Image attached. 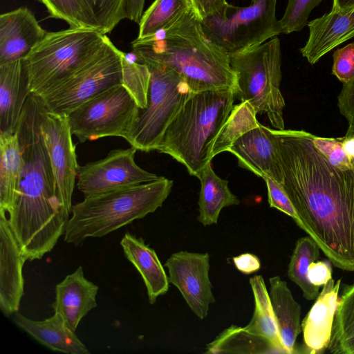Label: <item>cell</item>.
I'll return each mask as SVG.
<instances>
[{"label":"cell","mask_w":354,"mask_h":354,"mask_svg":"<svg viewBox=\"0 0 354 354\" xmlns=\"http://www.w3.org/2000/svg\"><path fill=\"white\" fill-rule=\"evenodd\" d=\"M278 147L281 183L301 229L337 268L354 271V170L333 166L304 130L272 129Z\"/></svg>","instance_id":"1"},{"label":"cell","mask_w":354,"mask_h":354,"mask_svg":"<svg viewBox=\"0 0 354 354\" xmlns=\"http://www.w3.org/2000/svg\"><path fill=\"white\" fill-rule=\"evenodd\" d=\"M45 109L39 95L30 93L17 123L22 156L18 193L8 218L27 260L41 259L64 234L68 220L60 203L41 129Z\"/></svg>","instance_id":"2"},{"label":"cell","mask_w":354,"mask_h":354,"mask_svg":"<svg viewBox=\"0 0 354 354\" xmlns=\"http://www.w3.org/2000/svg\"><path fill=\"white\" fill-rule=\"evenodd\" d=\"M131 46L140 62L172 68L194 92L223 88L236 92L229 53L209 37L193 10L155 35L136 38Z\"/></svg>","instance_id":"3"},{"label":"cell","mask_w":354,"mask_h":354,"mask_svg":"<svg viewBox=\"0 0 354 354\" xmlns=\"http://www.w3.org/2000/svg\"><path fill=\"white\" fill-rule=\"evenodd\" d=\"M174 182L164 176L84 199L72 205L64 241L80 246L88 238L102 237L162 206Z\"/></svg>","instance_id":"4"},{"label":"cell","mask_w":354,"mask_h":354,"mask_svg":"<svg viewBox=\"0 0 354 354\" xmlns=\"http://www.w3.org/2000/svg\"><path fill=\"white\" fill-rule=\"evenodd\" d=\"M231 88L194 92L167 129L157 151L182 164L198 177L211 160V142L234 106Z\"/></svg>","instance_id":"5"},{"label":"cell","mask_w":354,"mask_h":354,"mask_svg":"<svg viewBox=\"0 0 354 354\" xmlns=\"http://www.w3.org/2000/svg\"><path fill=\"white\" fill-rule=\"evenodd\" d=\"M109 40L94 28L47 32L24 59L30 93L41 96L69 80L97 58Z\"/></svg>","instance_id":"6"},{"label":"cell","mask_w":354,"mask_h":354,"mask_svg":"<svg viewBox=\"0 0 354 354\" xmlns=\"http://www.w3.org/2000/svg\"><path fill=\"white\" fill-rule=\"evenodd\" d=\"M236 75L235 98L248 101L257 114H266L275 129H284L281 94V50L277 36L257 46L230 53Z\"/></svg>","instance_id":"7"},{"label":"cell","mask_w":354,"mask_h":354,"mask_svg":"<svg viewBox=\"0 0 354 354\" xmlns=\"http://www.w3.org/2000/svg\"><path fill=\"white\" fill-rule=\"evenodd\" d=\"M145 64L151 73L147 105L140 109L126 140L137 150H157L179 111L194 93L176 71L156 64Z\"/></svg>","instance_id":"8"},{"label":"cell","mask_w":354,"mask_h":354,"mask_svg":"<svg viewBox=\"0 0 354 354\" xmlns=\"http://www.w3.org/2000/svg\"><path fill=\"white\" fill-rule=\"evenodd\" d=\"M139 106L122 84L85 102L67 116L72 134L80 142L104 137L126 139Z\"/></svg>","instance_id":"9"},{"label":"cell","mask_w":354,"mask_h":354,"mask_svg":"<svg viewBox=\"0 0 354 354\" xmlns=\"http://www.w3.org/2000/svg\"><path fill=\"white\" fill-rule=\"evenodd\" d=\"M277 0H253L234 6L231 15H217L201 21L206 33L229 54L258 45L280 34L276 17Z\"/></svg>","instance_id":"10"},{"label":"cell","mask_w":354,"mask_h":354,"mask_svg":"<svg viewBox=\"0 0 354 354\" xmlns=\"http://www.w3.org/2000/svg\"><path fill=\"white\" fill-rule=\"evenodd\" d=\"M123 52L109 41L91 63L57 88L40 96L50 112L68 115L85 102L122 84Z\"/></svg>","instance_id":"11"},{"label":"cell","mask_w":354,"mask_h":354,"mask_svg":"<svg viewBox=\"0 0 354 354\" xmlns=\"http://www.w3.org/2000/svg\"><path fill=\"white\" fill-rule=\"evenodd\" d=\"M136 151L133 147L113 149L102 159L79 165L77 189L88 197L158 179L136 164Z\"/></svg>","instance_id":"12"},{"label":"cell","mask_w":354,"mask_h":354,"mask_svg":"<svg viewBox=\"0 0 354 354\" xmlns=\"http://www.w3.org/2000/svg\"><path fill=\"white\" fill-rule=\"evenodd\" d=\"M41 129L50 157L58 196L64 212L69 219L79 165L68 116L50 112L45 107L41 114Z\"/></svg>","instance_id":"13"},{"label":"cell","mask_w":354,"mask_h":354,"mask_svg":"<svg viewBox=\"0 0 354 354\" xmlns=\"http://www.w3.org/2000/svg\"><path fill=\"white\" fill-rule=\"evenodd\" d=\"M165 266L169 283L180 291L190 310L200 319H205L215 301L209 277V254L180 251L172 254Z\"/></svg>","instance_id":"14"},{"label":"cell","mask_w":354,"mask_h":354,"mask_svg":"<svg viewBox=\"0 0 354 354\" xmlns=\"http://www.w3.org/2000/svg\"><path fill=\"white\" fill-rule=\"evenodd\" d=\"M26 258L0 211V308L7 317L18 312L24 295L23 267Z\"/></svg>","instance_id":"15"},{"label":"cell","mask_w":354,"mask_h":354,"mask_svg":"<svg viewBox=\"0 0 354 354\" xmlns=\"http://www.w3.org/2000/svg\"><path fill=\"white\" fill-rule=\"evenodd\" d=\"M227 151L236 157L239 167L262 178L282 183L277 143L270 128L261 124L240 137Z\"/></svg>","instance_id":"16"},{"label":"cell","mask_w":354,"mask_h":354,"mask_svg":"<svg viewBox=\"0 0 354 354\" xmlns=\"http://www.w3.org/2000/svg\"><path fill=\"white\" fill-rule=\"evenodd\" d=\"M46 33L26 7L1 14L0 65L25 59Z\"/></svg>","instance_id":"17"},{"label":"cell","mask_w":354,"mask_h":354,"mask_svg":"<svg viewBox=\"0 0 354 354\" xmlns=\"http://www.w3.org/2000/svg\"><path fill=\"white\" fill-rule=\"evenodd\" d=\"M340 280L331 278L301 322L304 343L300 353H322L330 342L335 315L339 303Z\"/></svg>","instance_id":"18"},{"label":"cell","mask_w":354,"mask_h":354,"mask_svg":"<svg viewBox=\"0 0 354 354\" xmlns=\"http://www.w3.org/2000/svg\"><path fill=\"white\" fill-rule=\"evenodd\" d=\"M98 290L97 285L84 277L80 266L55 286V298L51 308L75 332L81 320L97 306Z\"/></svg>","instance_id":"19"},{"label":"cell","mask_w":354,"mask_h":354,"mask_svg":"<svg viewBox=\"0 0 354 354\" xmlns=\"http://www.w3.org/2000/svg\"><path fill=\"white\" fill-rule=\"evenodd\" d=\"M309 37L300 49L303 57L315 64L336 46L354 37V9H333L308 24Z\"/></svg>","instance_id":"20"},{"label":"cell","mask_w":354,"mask_h":354,"mask_svg":"<svg viewBox=\"0 0 354 354\" xmlns=\"http://www.w3.org/2000/svg\"><path fill=\"white\" fill-rule=\"evenodd\" d=\"M30 94L24 59L0 65V133H15Z\"/></svg>","instance_id":"21"},{"label":"cell","mask_w":354,"mask_h":354,"mask_svg":"<svg viewBox=\"0 0 354 354\" xmlns=\"http://www.w3.org/2000/svg\"><path fill=\"white\" fill-rule=\"evenodd\" d=\"M15 324L46 348L70 354H88L86 346L79 339L75 332L66 324L62 315L55 313L50 317L37 321L17 312Z\"/></svg>","instance_id":"22"},{"label":"cell","mask_w":354,"mask_h":354,"mask_svg":"<svg viewBox=\"0 0 354 354\" xmlns=\"http://www.w3.org/2000/svg\"><path fill=\"white\" fill-rule=\"evenodd\" d=\"M126 258L136 267L145 284L149 301L153 304L166 294L169 281L156 252L142 237L126 233L120 241Z\"/></svg>","instance_id":"23"},{"label":"cell","mask_w":354,"mask_h":354,"mask_svg":"<svg viewBox=\"0 0 354 354\" xmlns=\"http://www.w3.org/2000/svg\"><path fill=\"white\" fill-rule=\"evenodd\" d=\"M269 282V295L282 345L286 353H295L296 339L301 332V306L279 276L270 277Z\"/></svg>","instance_id":"24"},{"label":"cell","mask_w":354,"mask_h":354,"mask_svg":"<svg viewBox=\"0 0 354 354\" xmlns=\"http://www.w3.org/2000/svg\"><path fill=\"white\" fill-rule=\"evenodd\" d=\"M198 178L201 182L198 221L205 226L216 224L223 208L240 203L228 187V181L214 171L212 161L203 169Z\"/></svg>","instance_id":"25"},{"label":"cell","mask_w":354,"mask_h":354,"mask_svg":"<svg viewBox=\"0 0 354 354\" xmlns=\"http://www.w3.org/2000/svg\"><path fill=\"white\" fill-rule=\"evenodd\" d=\"M22 156L17 134L0 133V211L9 214L21 179Z\"/></svg>","instance_id":"26"},{"label":"cell","mask_w":354,"mask_h":354,"mask_svg":"<svg viewBox=\"0 0 354 354\" xmlns=\"http://www.w3.org/2000/svg\"><path fill=\"white\" fill-rule=\"evenodd\" d=\"M249 282L254 295V310L251 320L243 328L270 341L281 353H286L280 339L270 295L263 277L254 275L250 278Z\"/></svg>","instance_id":"27"},{"label":"cell","mask_w":354,"mask_h":354,"mask_svg":"<svg viewBox=\"0 0 354 354\" xmlns=\"http://www.w3.org/2000/svg\"><path fill=\"white\" fill-rule=\"evenodd\" d=\"M205 353H275L280 351L268 339L232 325L207 344Z\"/></svg>","instance_id":"28"},{"label":"cell","mask_w":354,"mask_h":354,"mask_svg":"<svg viewBox=\"0 0 354 354\" xmlns=\"http://www.w3.org/2000/svg\"><path fill=\"white\" fill-rule=\"evenodd\" d=\"M255 109L248 101L234 105L225 122L210 144L209 158L212 161L216 155L227 151L243 135L258 127Z\"/></svg>","instance_id":"29"},{"label":"cell","mask_w":354,"mask_h":354,"mask_svg":"<svg viewBox=\"0 0 354 354\" xmlns=\"http://www.w3.org/2000/svg\"><path fill=\"white\" fill-rule=\"evenodd\" d=\"M328 348L335 354H354V284L339 299Z\"/></svg>","instance_id":"30"},{"label":"cell","mask_w":354,"mask_h":354,"mask_svg":"<svg viewBox=\"0 0 354 354\" xmlns=\"http://www.w3.org/2000/svg\"><path fill=\"white\" fill-rule=\"evenodd\" d=\"M319 247L310 236L297 240L288 266L289 279L302 290L304 297L313 300L319 294V286L313 285L308 277L310 265L319 257Z\"/></svg>","instance_id":"31"},{"label":"cell","mask_w":354,"mask_h":354,"mask_svg":"<svg viewBox=\"0 0 354 354\" xmlns=\"http://www.w3.org/2000/svg\"><path fill=\"white\" fill-rule=\"evenodd\" d=\"M192 10L190 0H154L142 15L137 39L155 35Z\"/></svg>","instance_id":"32"},{"label":"cell","mask_w":354,"mask_h":354,"mask_svg":"<svg viewBox=\"0 0 354 354\" xmlns=\"http://www.w3.org/2000/svg\"><path fill=\"white\" fill-rule=\"evenodd\" d=\"M46 8L50 17L66 21L70 28L99 27L87 0H37Z\"/></svg>","instance_id":"33"},{"label":"cell","mask_w":354,"mask_h":354,"mask_svg":"<svg viewBox=\"0 0 354 354\" xmlns=\"http://www.w3.org/2000/svg\"><path fill=\"white\" fill-rule=\"evenodd\" d=\"M122 85L134 98L139 108L145 109L147 105L151 77L148 66L140 61L129 62L122 55Z\"/></svg>","instance_id":"34"},{"label":"cell","mask_w":354,"mask_h":354,"mask_svg":"<svg viewBox=\"0 0 354 354\" xmlns=\"http://www.w3.org/2000/svg\"><path fill=\"white\" fill-rule=\"evenodd\" d=\"M323 0H288L283 17L278 20L280 34L298 32L306 25L311 11Z\"/></svg>","instance_id":"35"},{"label":"cell","mask_w":354,"mask_h":354,"mask_svg":"<svg viewBox=\"0 0 354 354\" xmlns=\"http://www.w3.org/2000/svg\"><path fill=\"white\" fill-rule=\"evenodd\" d=\"M97 23L99 30L104 35L111 32L125 19L127 0H87Z\"/></svg>","instance_id":"36"},{"label":"cell","mask_w":354,"mask_h":354,"mask_svg":"<svg viewBox=\"0 0 354 354\" xmlns=\"http://www.w3.org/2000/svg\"><path fill=\"white\" fill-rule=\"evenodd\" d=\"M313 143L333 166L342 170H354V162L343 149L342 138H323L313 135Z\"/></svg>","instance_id":"37"},{"label":"cell","mask_w":354,"mask_h":354,"mask_svg":"<svg viewBox=\"0 0 354 354\" xmlns=\"http://www.w3.org/2000/svg\"><path fill=\"white\" fill-rule=\"evenodd\" d=\"M263 179L266 182L268 189L269 206L276 208L291 217L301 228L302 224L295 207L281 185L269 177H265Z\"/></svg>","instance_id":"38"},{"label":"cell","mask_w":354,"mask_h":354,"mask_svg":"<svg viewBox=\"0 0 354 354\" xmlns=\"http://www.w3.org/2000/svg\"><path fill=\"white\" fill-rule=\"evenodd\" d=\"M333 59L332 73L343 84L354 78V42L336 50Z\"/></svg>","instance_id":"39"},{"label":"cell","mask_w":354,"mask_h":354,"mask_svg":"<svg viewBox=\"0 0 354 354\" xmlns=\"http://www.w3.org/2000/svg\"><path fill=\"white\" fill-rule=\"evenodd\" d=\"M192 10L200 21L217 15H227L233 7L227 0H190Z\"/></svg>","instance_id":"40"},{"label":"cell","mask_w":354,"mask_h":354,"mask_svg":"<svg viewBox=\"0 0 354 354\" xmlns=\"http://www.w3.org/2000/svg\"><path fill=\"white\" fill-rule=\"evenodd\" d=\"M337 106L348 127L354 125V78L343 84L337 97Z\"/></svg>","instance_id":"41"},{"label":"cell","mask_w":354,"mask_h":354,"mask_svg":"<svg viewBox=\"0 0 354 354\" xmlns=\"http://www.w3.org/2000/svg\"><path fill=\"white\" fill-rule=\"evenodd\" d=\"M308 277L313 285L324 286L332 278L330 264L322 261L313 262L309 266Z\"/></svg>","instance_id":"42"},{"label":"cell","mask_w":354,"mask_h":354,"mask_svg":"<svg viewBox=\"0 0 354 354\" xmlns=\"http://www.w3.org/2000/svg\"><path fill=\"white\" fill-rule=\"evenodd\" d=\"M236 269L241 272L250 274L257 272L261 268V261L257 256L246 252L232 258Z\"/></svg>","instance_id":"43"},{"label":"cell","mask_w":354,"mask_h":354,"mask_svg":"<svg viewBox=\"0 0 354 354\" xmlns=\"http://www.w3.org/2000/svg\"><path fill=\"white\" fill-rule=\"evenodd\" d=\"M145 0H127L125 5V18L139 24L142 15Z\"/></svg>","instance_id":"44"},{"label":"cell","mask_w":354,"mask_h":354,"mask_svg":"<svg viewBox=\"0 0 354 354\" xmlns=\"http://www.w3.org/2000/svg\"><path fill=\"white\" fill-rule=\"evenodd\" d=\"M333 9L351 10L354 9V0H333Z\"/></svg>","instance_id":"45"},{"label":"cell","mask_w":354,"mask_h":354,"mask_svg":"<svg viewBox=\"0 0 354 354\" xmlns=\"http://www.w3.org/2000/svg\"><path fill=\"white\" fill-rule=\"evenodd\" d=\"M346 132L354 134V125L348 127ZM353 162H354V160H353Z\"/></svg>","instance_id":"46"},{"label":"cell","mask_w":354,"mask_h":354,"mask_svg":"<svg viewBox=\"0 0 354 354\" xmlns=\"http://www.w3.org/2000/svg\"><path fill=\"white\" fill-rule=\"evenodd\" d=\"M252 1H253V0H252Z\"/></svg>","instance_id":"47"}]
</instances>
